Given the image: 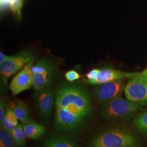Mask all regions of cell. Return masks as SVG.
Instances as JSON below:
<instances>
[{
    "label": "cell",
    "instance_id": "12",
    "mask_svg": "<svg viewBox=\"0 0 147 147\" xmlns=\"http://www.w3.org/2000/svg\"><path fill=\"white\" fill-rule=\"evenodd\" d=\"M18 119L24 124H28L34 122L31 117L29 115L28 107L25 102L21 100H17L14 108H12Z\"/></svg>",
    "mask_w": 147,
    "mask_h": 147
},
{
    "label": "cell",
    "instance_id": "19",
    "mask_svg": "<svg viewBox=\"0 0 147 147\" xmlns=\"http://www.w3.org/2000/svg\"><path fill=\"white\" fill-rule=\"evenodd\" d=\"M99 71V69H96L90 70L89 72L86 75V77L87 79L85 81L87 83H88L90 81L94 80L96 78Z\"/></svg>",
    "mask_w": 147,
    "mask_h": 147
},
{
    "label": "cell",
    "instance_id": "16",
    "mask_svg": "<svg viewBox=\"0 0 147 147\" xmlns=\"http://www.w3.org/2000/svg\"><path fill=\"white\" fill-rule=\"evenodd\" d=\"M133 125L142 134L147 136V109L135 117Z\"/></svg>",
    "mask_w": 147,
    "mask_h": 147
},
{
    "label": "cell",
    "instance_id": "17",
    "mask_svg": "<svg viewBox=\"0 0 147 147\" xmlns=\"http://www.w3.org/2000/svg\"><path fill=\"white\" fill-rule=\"evenodd\" d=\"M0 147H18L10 131L3 128L0 130Z\"/></svg>",
    "mask_w": 147,
    "mask_h": 147
},
{
    "label": "cell",
    "instance_id": "7",
    "mask_svg": "<svg viewBox=\"0 0 147 147\" xmlns=\"http://www.w3.org/2000/svg\"><path fill=\"white\" fill-rule=\"evenodd\" d=\"M33 60V55L27 51L9 56L5 62L0 64L1 74L3 78L8 79Z\"/></svg>",
    "mask_w": 147,
    "mask_h": 147
},
{
    "label": "cell",
    "instance_id": "22",
    "mask_svg": "<svg viewBox=\"0 0 147 147\" xmlns=\"http://www.w3.org/2000/svg\"><path fill=\"white\" fill-rule=\"evenodd\" d=\"M140 75L144 76H147V69H146L144 71H143L142 73H140Z\"/></svg>",
    "mask_w": 147,
    "mask_h": 147
},
{
    "label": "cell",
    "instance_id": "23",
    "mask_svg": "<svg viewBox=\"0 0 147 147\" xmlns=\"http://www.w3.org/2000/svg\"><path fill=\"white\" fill-rule=\"evenodd\" d=\"M142 147L141 146H137V147Z\"/></svg>",
    "mask_w": 147,
    "mask_h": 147
},
{
    "label": "cell",
    "instance_id": "13",
    "mask_svg": "<svg viewBox=\"0 0 147 147\" xmlns=\"http://www.w3.org/2000/svg\"><path fill=\"white\" fill-rule=\"evenodd\" d=\"M24 130L27 138L37 140L45 134V127L42 124L33 122L24 124Z\"/></svg>",
    "mask_w": 147,
    "mask_h": 147
},
{
    "label": "cell",
    "instance_id": "3",
    "mask_svg": "<svg viewBox=\"0 0 147 147\" xmlns=\"http://www.w3.org/2000/svg\"><path fill=\"white\" fill-rule=\"evenodd\" d=\"M142 106L118 96L104 103L101 109V117L108 119L127 121L137 116Z\"/></svg>",
    "mask_w": 147,
    "mask_h": 147
},
{
    "label": "cell",
    "instance_id": "10",
    "mask_svg": "<svg viewBox=\"0 0 147 147\" xmlns=\"http://www.w3.org/2000/svg\"><path fill=\"white\" fill-rule=\"evenodd\" d=\"M138 73H132L121 71L112 68H104L99 70L96 78L90 81L91 84H100L105 82L121 80L125 78H132L136 76Z\"/></svg>",
    "mask_w": 147,
    "mask_h": 147
},
{
    "label": "cell",
    "instance_id": "5",
    "mask_svg": "<svg viewBox=\"0 0 147 147\" xmlns=\"http://www.w3.org/2000/svg\"><path fill=\"white\" fill-rule=\"evenodd\" d=\"M127 100L140 105H147V77L140 75L130 79L124 87Z\"/></svg>",
    "mask_w": 147,
    "mask_h": 147
},
{
    "label": "cell",
    "instance_id": "8",
    "mask_svg": "<svg viewBox=\"0 0 147 147\" xmlns=\"http://www.w3.org/2000/svg\"><path fill=\"white\" fill-rule=\"evenodd\" d=\"M99 85L95 89L93 93L95 100L99 104H104L115 98L120 96L125 87L122 79Z\"/></svg>",
    "mask_w": 147,
    "mask_h": 147
},
{
    "label": "cell",
    "instance_id": "18",
    "mask_svg": "<svg viewBox=\"0 0 147 147\" xmlns=\"http://www.w3.org/2000/svg\"><path fill=\"white\" fill-rule=\"evenodd\" d=\"M65 77L69 82H73L80 78L79 73L75 70H70L65 74Z\"/></svg>",
    "mask_w": 147,
    "mask_h": 147
},
{
    "label": "cell",
    "instance_id": "11",
    "mask_svg": "<svg viewBox=\"0 0 147 147\" xmlns=\"http://www.w3.org/2000/svg\"><path fill=\"white\" fill-rule=\"evenodd\" d=\"M42 147H78L73 140L62 135L53 134L42 142Z\"/></svg>",
    "mask_w": 147,
    "mask_h": 147
},
{
    "label": "cell",
    "instance_id": "1",
    "mask_svg": "<svg viewBox=\"0 0 147 147\" xmlns=\"http://www.w3.org/2000/svg\"><path fill=\"white\" fill-rule=\"evenodd\" d=\"M92 114L87 89L76 84L58 87L55 101L54 127L56 131L76 135L89 122Z\"/></svg>",
    "mask_w": 147,
    "mask_h": 147
},
{
    "label": "cell",
    "instance_id": "2",
    "mask_svg": "<svg viewBox=\"0 0 147 147\" xmlns=\"http://www.w3.org/2000/svg\"><path fill=\"white\" fill-rule=\"evenodd\" d=\"M140 146L137 137L130 130L110 127L93 138L90 147H136Z\"/></svg>",
    "mask_w": 147,
    "mask_h": 147
},
{
    "label": "cell",
    "instance_id": "14",
    "mask_svg": "<svg viewBox=\"0 0 147 147\" xmlns=\"http://www.w3.org/2000/svg\"><path fill=\"white\" fill-rule=\"evenodd\" d=\"M18 120L12 108L8 107L5 117L0 124L1 127L5 130L11 131L18 125Z\"/></svg>",
    "mask_w": 147,
    "mask_h": 147
},
{
    "label": "cell",
    "instance_id": "15",
    "mask_svg": "<svg viewBox=\"0 0 147 147\" xmlns=\"http://www.w3.org/2000/svg\"><path fill=\"white\" fill-rule=\"evenodd\" d=\"M11 135L18 147H24L26 145V136L24 130V124H19L14 129L11 130Z\"/></svg>",
    "mask_w": 147,
    "mask_h": 147
},
{
    "label": "cell",
    "instance_id": "4",
    "mask_svg": "<svg viewBox=\"0 0 147 147\" xmlns=\"http://www.w3.org/2000/svg\"><path fill=\"white\" fill-rule=\"evenodd\" d=\"M33 97L40 120L42 123L47 124L55 104V92L52 86L49 85L36 90Z\"/></svg>",
    "mask_w": 147,
    "mask_h": 147
},
{
    "label": "cell",
    "instance_id": "21",
    "mask_svg": "<svg viewBox=\"0 0 147 147\" xmlns=\"http://www.w3.org/2000/svg\"><path fill=\"white\" fill-rule=\"evenodd\" d=\"M9 56H7L3 53L1 52L0 53V64L5 62V60L7 59V58L9 57Z\"/></svg>",
    "mask_w": 147,
    "mask_h": 147
},
{
    "label": "cell",
    "instance_id": "6",
    "mask_svg": "<svg viewBox=\"0 0 147 147\" xmlns=\"http://www.w3.org/2000/svg\"><path fill=\"white\" fill-rule=\"evenodd\" d=\"M32 87L36 91L50 85L55 74V67L50 61L42 59L32 67Z\"/></svg>",
    "mask_w": 147,
    "mask_h": 147
},
{
    "label": "cell",
    "instance_id": "9",
    "mask_svg": "<svg viewBox=\"0 0 147 147\" xmlns=\"http://www.w3.org/2000/svg\"><path fill=\"white\" fill-rule=\"evenodd\" d=\"M33 60L27 63L20 72L16 75L11 81L9 89L13 95H16L22 92L30 89L33 86L32 67Z\"/></svg>",
    "mask_w": 147,
    "mask_h": 147
},
{
    "label": "cell",
    "instance_id": "20",
    "mask_svg": "<svg viewBox=\"0 0 147 147\" xmlns=\"http://www.w3.org/2000/svg\"><path fill=\"white\" fill-rule=\"evenodd\" d=\"M7 108L6 109V106L3 101L2 98H1L0 100V124L3 121L5 116Z\"/></svg>",
    "mask_w": 147,
    "mask_h": 147
}]
</instances>
